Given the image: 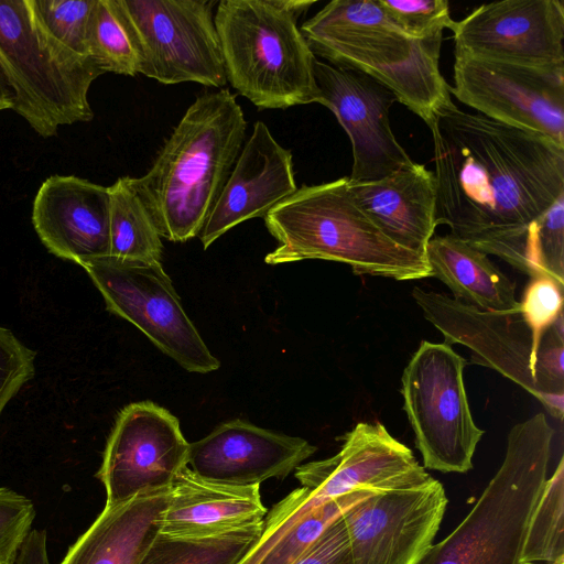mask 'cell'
I'll return each mask as SVG.
<instances>
[{
    "instance_id": "1",
    "label": "cell",
    "mask_w": 564,
    "mask_h": 564,
    "mask_svg": "<svg viewBox=\"0 0 564 564\" xmlns=\"http://www.w3.org/2000/svg\"><path fill=\"white\" fill-rule=\"evenodd\" d=\"M435 223L470 247L535 276L536 223L564 195V147L454 102L429 124Z\"/></svg>"
},
{
    "instance_id": "33",
    "label": "cell",
    "mask_w": 564,
    "mask_h": 564,
    "mask_svg": "<svg viewBox=\"0 0 564 564\" xmlns=\"http://www.w3.org/2000/svg\"><path fill=\"white\" fill-rule=\"evenodd\" d=\"M563 288L546 274L530 278L520 301V312L540 346L545 329L563 312Z\"/></svg>"
},
{
    "instance_id": "14",
    "label": "cell",
    "mask_w": 564,
    "mask_h": 564,
    "mask_svg": "<svg viewBox=\"0 0 564 564\" xmlns=\"http://www.w3.org/2000/svg\"><path fill=\"white\" fill-rule=\"evenodd\" d=\"M447 506L443 485L373 492L346 510L351 564H419L433 545Z\"/></svg>"
},
{
    "instance_id": "13",
    "label": "cell",
    "mask_w": 564,
    "mask_h": 564,
    "mask_svg": "<svg viewBox=\"0 0 564 564\" xmlns=\"http://www.w3.org/2000/svg\"><path fill=\"white\" fill-rule=\"evenodd\" d=\"M188 449L178 420L166 409L151 401L124 406L96 474L106 490L105 507L169 488L187 466Z\"/></svg>"
},
{
    "instance_id": "9",
    "label": "cell",
    "mask_w": 564,
    "mask_h": 564,
    "mask_svg": "<svg viewBox=\"0 0 564 564\" xmlns=\"http://www.w3.org/2000/svg\"><path fill=\"white\" fill-rule=\"evenodd\" d=\"M467 360L446 343L422 340L402 375L403 409L424 468L467 473L485 434L471 415L463 379Z\"/></svg>"
},
{
    "instance_id": "32",
    "label": "cell",
    "mask_w": 564,
    "mask_h": 564,
    "mask_svg": "<svg viewBox=\"0 0 564 564\" xmlns=\"http://www.w3.org/2000/svg\"><path fill=\"white\" fill-rule=\"evenodd\" d=\"M35 516L31 499L10 488H0V564H15Z\"/></svg>"
},
{
    "instance_id": "18",
    "label": "cell",
    "mask_w": 564,
    "mask_h": 564,
    "mask_svg": "<svg viewBox=\"0 0 564 564\" xmlns=\"http://www.w3.org/2000/svg\"><path fill=\"white\" fill-rule=\"evenodd\" d=\"M297 436L232 420L189 444L187 467L200 478L237 486L284 478L316 452Z\"/></svg>"
},
{
    "instance_id": "11",
    "label": "cell",
    "mask_w": 564,
    "mask_h": 564,
    "mask_svg": "<svg viewBox=\"0 0 564 564\" xmlns=\"http://www.w3.org/2000/svg\"><path fill=\"white\" fill-rule=\"evenodd\" d=\"M138 34L140 74L171 85L227 84L212 0H121Z\"/></svg>"
},
{
    "instance_id": "30",
    "label": "cell",
    "mask_w": 564,
    "mask_h": 564,
    "mask_svg": "<svg viewBox=\"0 0 564 564\" xmlns=\"http://www.w3.org/2000/svg\"><path fill=\"white\" fill-rule=\"evenodd\" d=\"M531 251L536 275L546 274L564 286V195L536 223Z\"/></svg>"
},
{
    "instance_id": "36",
    "label": "cell",
    "mask_w": 564,
    "mask_h": 564,
    "mask_svg": "<svg viewBox=\"0 0 564 564\" xmlns=\"http://www.w3.org/2000/svg\"><path fill=\"white\" fill-rule=\"evenodd\" d=\"M15 564H51L45 530L32 529L20 550Z\"/></svg>"
},
{
    "instance_id": "25",
    "label": "cell",
    "mask_w": 564,
    "mask_h": 564,
    "mask_svg": "<svg viewBox=\"0 0 564 564\" xmlns=\"http://www.w3.org/2000/svg\"><path fill=\"white\" fill-rule=\"evenodd\" d=\"M109 191V256L161 262L163 243L133 177H119Z\"/></svg>"
},
{
    "instance_id": "24",
    "label": "cell",
    "mask_w": 564,
    "mask_h": 564,
    "mask_svg": "<svg viewBox=\"0 0 564 564\" xmlns=\"http://www.w3.org/2000/svg\"><path fill=\"white\" fill-rule=\"evenodd\" d=\"M431 278L443 282L453 299L481 311L520 310L516 284L488 256L454 236H433L425 249Z\"/></svg>"
},
{
    "instance_id": "19",
    "label": "cell",
    "mask_w": 564,
    "mask_h": 564,
    "mask_svg": "<svg viewBox=\"0 0 564 564\" xmlns=\"http://www.w3.org/2000/svg\"><path fill=\"white\" fill-rule=\"evenodd\" d=\"M296 189L291 151L274 139L264 122L256 121L198 235L204 249L238 224L264 217Z\"/></svg>"
},
{
    "instance_id": "5",
    "label": "cell",
    "mask_w": 564,
    "mask_h": 564,
    "mask_svg": "<svg viewBox=\"0 0 564 564\" xmlns=\"http://www.w3.org/2000/svg\"><path fill=\"white\" fill-rule=\"evenodd\" d=\"M314 1L221 0L214 17L227 82L258 109L316 102L315 55L297 26Z\"/></svg>"
},
{
    "instance_id": "4",
    "label": "cell",
    "mask_w": 564,
    "mask_h": 564,
    "mask_svg": "<svg viewBox=\"0 0 564 564\" xmlns=\"http://www.w3.org/2000/svg\"><path fill=\"white\" fill-rule=\"evenodd\" d=\"M263 219L279 242L265 256L268 264L319 259L346 263L360 275L431 278L425 257L393 242L358 205L348 176L301 186Z\"/></svg>"
},
{
    "instance_id": "2",
    "label": "cell",
    "mask_w": 564,
    "mask_h": 564,
    "mask_svg": "<svg viewBox=\"0 0 564 564\" xmlns=\"http://www.w3.org/2000/svg\"><path fill=\"white\" fill-rule=\"evenodd\" d=\"M247 121L228 89L204 93L187 108L151 169L133 177L161 237L198 236L243 147Z\"/></svg>"
},
{
    "instance_id": "34",
    "label": "cell",
    "mask_w": 564,
    "mask_h": 564,
    "mask_svg": "<svg viewBox=\"0 0 564 564\" xmlns=\"http://www.w3.org/2000/svg\"><path fill=\"white\" fill-rule=\"evenodd\" d=\"M35 352L0 326V415L9 401L34 376Z\"/></svg>"
},
{
    "instance_id": "16",
    "label": "cell",
    "mask_w": 564,
    "mask_h": 564,
    "mask_svg": "<svg viewBox=\"0 0 564 564\" xmlns=\"http://www.w3.org/2000/svg\"><path fill=\"white\" fill-rule=\"evenodd\" d=\"M316 102L334 112L352 148V183L381 180L413 161L394 137L390 108L395 95L371 77L315 59Z\"/></svg>"
},
{
    "instance_id": "21",
    "label": "cell",
    "mask_w": 564,
    "mask_h": 564,
    "mask_svg": "<svg viewBox=\"0 0 564 564\" xmlns=\"http://www.w3.org/2000/svg\"><path fill=\"white\" fill-rule=\"evenodd\" d=\"M349 186L358 205L386 236L425 257L426 246L436 227L434 172L413 161L381 180L349 181Z\"/></svg>"
},
{
    "instance_id": "28",
    "label": "cell",
    "mask_w": 564,
    "mask_h": 564,
    "mask_svg": "<svg viewBox=\"0 0 564 564\" xmlns=\"http://www.w3.org/2000/svg\"><path fill=\"white\" fill-rule=\"evenodd\" d=\"M564 459L545 480L530 517L521 564L564 562Z\"/></svg>"
},
{
    "instance_id": "8",
    "label": "cell",
    "mask_w": 564,
    "mask_h": 564,
    "mask_svg": "<svg viewBox=\"0 0 564 564\" xmlns=\"http://www.w3.org/2000/svg\"><path fill=\"white\" fill-rule=\"evenodd\" d=\"M412 296L423 316L443 334L444 343L466 346L473 364L510 379L538 399L552 416L563 419L564 388L547 373L554 347L549 330L538 346L520 310L481 311L419 286L412 290Z\"/></svg>"
},
{
    "instance_id": "22",
    "label": "cell",
    "mask_w": 564,
    "mask_h": 564,
    "mask_svg": "<svg viewBox=\"0 0 564 564\" xmlns=\"http://www.w3.org/2000/svg\"><path fill=\"white\" fill-rule=\"evenodd\" d=\"M161 533L171 536L217 535L263 521L260 485L237 486L200 478L187 466L170 486Z\"/></svg>"
},
{
    "instance_id": "38",
    "label": "cell",
    "mask_w": 564,
    "mask_h": 564,
    "mask_svg": "<svg viewBox=\"0 0 564 564\" xmlns=\"http://www.w3.org/2000/svg\"><path fill=\"white\" fill-rule=\"evenodd\" d=\"M523 564H540V563H523ZM552 564H564V562H557V563H552Z\"/></svg>"
},
{
    "instance_id": "17",
    "label": "cell",
    "mask_w": 564,
    "mask_h": 564,
    "mask_svg": "<svg viewBox=\"0 0 564 564\" xmlns=\"http://www.w3.org/2000/svg\"><path fill=\"white\" fill-rule=\"evenodd\" d=\"M303 487L326 502L356 490L389 491L424 485L431 477L412 451L380 423H358L329 458L295 469Z\"/></svg>"
},
{
    "instance_id": "15",
    "label": "cell",
    "mask_w": 564,
    "mask_h": 564,
    "mask_svg": "<svg viewBox=\"0 0 564 564\" xmlns=\"http://www.w3.org/2000/svg\"><path fill=\"white\" fill-rule=\"evenodd\" d=\"M455 55L531 67L564 66V2L481 4L451 29Z\"/></svg>"
},
{
    "instance_id": "7",
    "label": "cell",
    "mask_w": 564,
    "mask_h": 564,
    "mask_svg": "<svg viewBox=\"0 0 564 564\" xmlns=\"http://www.w3.org/2000/svg\"><path fill=\"white\" fill-rule=\"evenodd\" d=\"M0 69L14 95L13 110L41 137L94 118L88 91L104 73L51 37L29 0H0Z\"/></svg>"
},
{
    "instance_id": "35",
    "label": "cell",
    "mask_w": 564,
    "mask_h": 564,
    "mask_svg": "<svg viewBox=\"0 0 564 564\" xmlns=\"http://www.w3.org/2000/svg\"><path fill=\"white\" fill-rule=\"evenodd\" d=\"M341 516L292 564H351Z\"/></svg>"
},
{
    "instance_id": "20",
    "label": "cell",
    "mask_w": 564,
    "mask_h": 564,
    "mask_svg": "<svg viewBox=\"0 0 564 564\" xmlns=\"http://www.w3.org/2000/svg\"><path fill=\"white\" fill-rule=\"evenodd\" d=\"M34 229L46 249L78 264L109 254L108 187L74 175H52L32 207Z\"/></svg>"
},
{
    "instance_id": "10",
    "label": "cell",
    "mask_w": 564,
    "mask_h": 564,
    "mask_svg": "<svg viewBox=\"0 0 564 564\" xmlns=\"http://www.w3.org/2000/svg\"><path fill=\"white\" fill-rule=\"evenodd\" d=\"M82 267L101 293L107 310L135 325L165 355L189 372L219 368L184 311L161 262L104 256Z\"/></svg>"
},
{
    "instance_id": "27",
    "label": "cell",
    "mask_w": 564,
    "mask_h": 564,
    "mask_svg": "<svg viewBox=\"0 0 564 564\" xmlns=\"http://www.w3.org/2000/svg\"><path fill=\"white\" fill-rule=\"evenodd\" d=\"M262 525L202 538L160 532L139 564H237L259 540Z\"/></svg>"
},
{
    "instance_id": "37",
    "label": "cell",
    "mask_w": 564,
    "mask_h": 564,
    "mask_svg": "<svg viewBox=\"0 0 564 564\" xmlns=\"http://www.w3.org/2000/svg\"><path fill=\"white\" fill-rule=\"evenodd\" d=\"M14 107V95L9 86L2 70L0 69V111L7 109H13Z\"/></svg>"
},
{
    "instance_id": "12",
    "label": "cell",
    "mask_w": 564,
    "mask_h": 564,
    "mask_svg": "<svg viewBox=\"0 0 564 564\" xmlns=\"http://www.w3.org/2000/svg\"><path fill=\"white\" fill-rule=\"evenodd\" d=\"M449 93L496 121L564 147V66L531 67L455 55Z\"/></svg>"
},
{
    "instance_id": "3",
    "label": "cell",
    "mask_w": 564,
    "mask_h": 564,
    "mask_svg": "<svg viewBox=\"0 0 564 564\" xmlns=\"http://www.w3.org/2000/svg\"><path fill=\"white\" fill-rule=\"evenodd\" d=\"M300 30L314 55L371 77L427 126L453 104L440 69L443 34L412 37L378 0H333Z\"/></svg>"
},
{
    "instance_id": "26",
    "label": "cell",
    "mask_w": 564,
    "mask_h": 564,
    "mask_svg": "<svg viewBox=\"0 0 564 564\" xmlns=\"http://www.w3.org/2000/svg\"><path fill=\"white\" fill-rule=\"evenodd\" d=\"M88 44L89 57L104 74H140V41L121 0H96Z\"/></svg>"
},
{
    "instance_id": "29",
    "label": "cell",
    "mask_w": 564,
    "mask_h": 564,
    "mask_svg": "<svg viewBox=\"0 0 564 564\" xmlns=\"http://www.w3.org/2000/svg\"><path fill=\"white\" fill-rule=\"evenodd\" d=\"M29 4L51 37L76 55L90 58L89 30L96 0H29Z\"/></svg>"
},
{
    "instance_id": "31",
    "label": "cell",
    "mask_w": 564,
    "mask_h": 564,
    "mask_svg": "<svg viewBox=\"0 0 564 564\" xmlns=\"http://www.w3.org/2000/svg\"><path fill=\"white\" fill-rule=\"evenodd\" d=\"M389 17L409 35L426 39L452 29L446 0H378Z\"/></svg>"
},
{
    "instance_id": "6",
    "label": "cell",
    "mask_w": 564,
    "mask_h": 564,
    "mask_svg": "<svg viewBox=\"0 0 564 564\" xmlns=\"http://www.w3.org/2000/svg\"><path fill=\"white\" fill-rule=\"evenodd\" d=\"M552 438L544 413L514 425L505 459L476 505L419 564H521L530 517L547 479Z\"/></svg>"
},
{
    "instance_id": "23",
    "label": "cell",
    "mask_w": 564,
    "mask_h": 564,
    "mask_svg": "<svg viewBox=\"0 0 564 564\" xmlns=\"http://www.w3.org/2000/svg\"><path fill=\"white\" fill-rule=\"evenodd\" d=\"M170 497L169 487L105 507L59 564H139L161 532Z\"/></svg>"
}]
</instances>
